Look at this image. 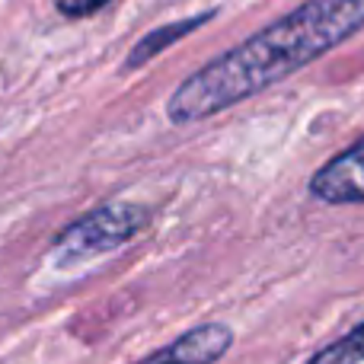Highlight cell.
<instances>
[{"instance_id": "cell-3", "label": "cell", "mask_w": 364, "mask_h": 364, "mask_svg": "<svg viewBox=\"0 0 364 364\" xmlns=\"http://www.w3.org/2000/svg\"><path fill=\"white\" fill-rule=\"evenodd\" d=\"M310 192L329 205H358L364 201V138L333 157L314 179Z\"/></svg>"}, {"instance_id": "cell-7", "label": "cell", "mask_w": 364, "mask_h": 364, "mask_svg": "<svg viewBox=\"0 0 364 364\" xmlns=\"http://www.w3.org/2000/svg\"><path fill=\"white\" fill-rule=\"evenodd\" d=\"M55 4L64 16L77 19V16H93V13H100L102 6L115 4V0H55Z\"/></svg>"}, {"instance_id": "cell-5", "label": "cell", "mask_w": 364, "mask_h": 364, "mask_svg": "<svg viewBox=\"0 0 364 364\" xmlns=\"http://www.w3.org/2000/svg\"><path fill=\"white\" fill-rule=\"evenodd\" d=\"M211 19V13H201V16H192V19H182V23H170V26H164V29H154V32H147L144 38H141L138 45H134V51L128 55V61H125V70H134V68H141V64H147L154 55H160L164 48H170L176 38L182 36H188V32H195V29H201V26Z\"/></svg>"}, {"instance_id": "cell-4", "label": "cell", "mask_w": 364, "mask_h": 364, "mask_svg": "<svg viewBox=\"0 0 364 364\" xmlns=\"http://www.w3.org/2000/svg\"><path fill=\"white\" fill-rule=\"evenodd\" d=\"M227 346H230V333L224 326H198L182 336L176 346L141 364H211L227 352Z\"/></svg>"}, {"instance_id": "cell-1", "label": "cell", "mask_w": 364, "mask_h": 364, "mask_svg": "<svg viewBox=\"0 0 364 364\" xmlns=\"http://www.w3.org/2000/svg\"><path fill=\"white\" fill-rule=\"evenodd\" d=\"M361 29L364 0H307L182 80L166 102V115L176 125L218 115L291 77Z\"/></svg>"}, {"instance_id": "cell-2", "label": "cell", "mask_w": 364, "mask_h": 364, "mask_svg": "<svg viewBox=\"0 0 364 364\" xmlns=\"http://www.w3.org/2000/svg\"><path fill=\"white\" fill-rule=\"evenodd\" d=\"M151 220L147 208L141 205H109L93 211L90 218L70 224L68 230L58 237L55 252L58 259H87V256H100L106 250L128 243L134 233H141Z\"/></svg>"}, {"instance_id": "cell-6", "label": "cell", "mask_w": 364, "mask_h": 364, "mask_svg": "<svg viewBox=\"0 0 364 364\" xmlns=\"http://www.w3.org/2000/svg\"><path fill=\"white\" fill-rule=\"evenodd\" d=\"M310 364H364V323L329 348H323Z\"/></svg>"}]
</instances>
